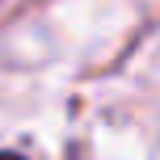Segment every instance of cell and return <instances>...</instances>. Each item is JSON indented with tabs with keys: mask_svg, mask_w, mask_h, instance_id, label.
I'll return each instance as SVG.
<instances>
[{
	"mask_svg": "<svg viewBox=\"0 0 160 160\" xmlns=\"http://www.w3.org/2000/svg\"><path fill=\"white\" fill-rule=\"evenodd\" d=\"M0 160H21V156H17V152H0Z\"/></svg>",
	"mask_w": 160,
	"mask_h": 160,
	"instance_id": "6da1fadb",
	"label": "cell"
}]
</instances>
